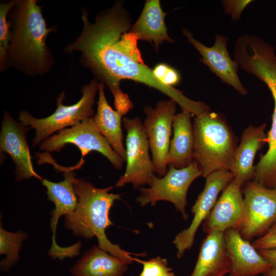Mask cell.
<instances>
[{
    "instance_id": "obj_17",
    "label": "cell",
    "mask_w": 276,
    "mask_h": 276,
    "mask_svg": "<svg viewBox=\"0 0 276 276\" xmlns=\"http://www.w3.org/2000/svg\"><path fill=\"white\" fill-rule=\"evenodd\" d=\"M224 238L231 261L228 276H258L272 267L238 230L227 229L224 232Z\"/></svg>"
},
{
    "instance_id": "obj_30",
    "label": "cell",
    "mask_w": 276,
    "mask_h": 276,
    "mask_svg": "<svg viewBox=\"0 0 276 276\" xmlns=\"http://www.w3.org/2000/svg\"><path fill=\"white\" fill-rule=\"evenodd\" d=\"M113 97L116 110L122 116L127 113L133 107V104L127 94L123 93Z\"/></svg>"
},
{
    "instance_id": "obj_12",
    "label": "cell",
    "mask_w": 276,
    "mask_h": 276,
    "mask_svg": "<svg viewBox=\"0 0 276 276\" xmlns=\"http://www.w3.org/2000/svg\"><path fill=\"white\" fill-rule=\"evenodd\" d=\"M177 103L172 99L157 102L154 108L146 105L143 123L148 137L154 171L158 177L167 173V156L171 142L173 118Z\"/></svg>"
},
{
    "instance_id": "obj_31",
    "label": "cell",
    "mask_w": 276,
    "mask_h": 276,
    "mask_svg": "<svg viewBox=\"0 0 276 276\" xmlns=\"http://www.w3.org/2000/svg\"><path fill=\"white\" fill-rule=\"evenodd\" d=\"M258 251L273 267L276 268V248L262 249Z\"/></svg>"
},
{
    "instance_id": "obj_21",
    "label": "cell",
    "mask_w": 276,
    "mask_h": 276,
    "mask_svg": "<svg viewBox=\"0 0 276 276\" xmlns=\"http://www.w3.org/2000/svg\"><path fill=\"white\" fill-rule=\"evenodd\" d=\"M166 15L167 13L161 8L160 1L147 0L140 17L132 26L131 31L138 40L149 42L158 51L160 44L164 41L174 42L167 32Z\"/></svg>"
},
{
    "instance_id": "obj_24",
    "label": "cell",
    "mask_w": 276,
    "mask_h": 276,
    "mask_svg": "<svg viewBox=\"0 0 276 276\" xmlns=\"http://www.w3.org/2000/svg\"><path fill=\"white\" fill-rule=\"evenodd\" d=\"M28 237L27 233L22 230L15 233L5 230L1 221L0 254L6 256L0 262L1 271L7 272L17 263L22 243Z\"/></svg>"
},
{
    "instance_id": "obj_32",
    "label": "cell",
    "mask_w": 276,
    "mask_h": 276,
    "mask_svg": "<svg viewBox=\"0 0 276 276\" xmlns=\"http://www.w3.org/2000/svg\"><path fill=\"white\" fill-rule=\"evenodd\" d=\"M262 276H276V268L272 267L270 269L263 273Z\"/></svg>"
},
{
    "instance_id": "obj_1",
    "label": "cell",
    "mask_w": 276,
    "mask_h": 276,
    "mask_svg": "<svg viewBox=\"0 0 276 276\" xmlns=\"http://www.w3.org/2000/svg\"><path fill=\"white\" fill-rule=\"evenodd\" d=\"M82 30L64 51L81 53L80 61L95 79L107 86L113 96L123 93L120 82L132 80L153 88L168 96L182 110L196 113L198 101L191 100L174 87L166 86L154 76L144 62L137 39L131 31V20L122 2L100 11L94 22L87 10H82Z\"/></svg>"
},
{
    "instance_id": "obj_15",
    "label": "cell",
    "mask_w": 276,
    "mask_h": 276,
    "mask_svg": "<svg viewBox=\"0 0 276 276\" xmlns=\"http://www.w3.org/2000/svg\"><path fill=\"white\" fill-rule=\"evenodd\" d=\"M183 35L201 55L200 61L223 83L233 87L242 95L247 94L238 74L239 66L230 57L227 49V39L221 35H217L214 44L207 47L194 38L192 33L183 28Z\"/></svg>"
},
{
    "instance_id": "obj_4",
    "label": "cell",
    "mask_w": 276,
    "mask_h": 276,
    "mask_svg": "<svg viewBox=\"0 0 276 276\" xmlns=\"http://www.w3.org/2000/svg\"><path fill=\"white\" fill-rule=\"evenodd\" d=\"M194 160L206 178L220 170L229 171L236 139L222 114L211 109L196 116L193 123Z\"/></svg>"
},
{
    "instance_id": "obj_9",
    "label": "cell",
    "mask_w": 276,
    "mask_h": 276,
    "mask_svg": "<svg viewBox=\"0 0 276 276\" xmlns=\"http://www.w3.org/2000/svg\"><path fill=\"white\" fill-rule=\"evenodd\" d=\"M62 170L64 179L58 182L46 179L41 181L47 189L48 199L53 202L55 208L51 212L50 228L52 232V244L48 255L52 259L61 261L66 258H73L80 254L81 243L79 241L67 247L59 245L56 242V229L59 218L73 212L77 205L78 198L74 189L76 180L73 172L74 167H59Z\"/></svg>"
},
{
    "instance_id": "obj_2",
    "label": "cell",
    "mask_w": 276,
    "mask_h": 276,
    "mask_svg": "<svg viewBox=\"0 0 276 276\" xmlns=\"http://www.w3.org/2000/svg\"><path fill=\"white\" fill-rule=\"evenodd\" d=\"M41 8L36 0H17L8 14L11 23L8 66L31 77L44 75L55 63L46 40L56 27L47 28Z\"/></svg>"
},
{
    "instance_id": "obj_6",
    "label": "cell",
    "mask_w": 276,
    "mask_h": 276,
    "mask_svg": "<svg viewBox=\"0 0 276 276\" xmlns=\"http://www.w3.org/2000/svg\"><path fill=\"white\" fill-rule=\"evenodd\" d=\"M201 176L202 172L195 160L188 166L180 169L168 166L165 175H155L148 188H139L140 193L136 201L142 206L148 204L154 205L159 201L170 202L186 220L188 218L186 211L187 192L193 181Z\"/></svg>"
},
{
    "instance_id": "obj_26",
    "label": "cell",
    "mask_w": 276,
    "mask_h": 276,
    "mask_svg": "<svg viewBox=\"0 0 276 276\" xmlns=\"http://www.w3.org/2000/svg\"><path fill=\"white\" fill-rule=\"evenodd\" d=\"M135 262L143 265L141 272L137 276H176L168 267L167 259L157 257L147 261L136 258Z\"/></svg>"
},
{
    "instance_id": "obj_18",
    "label": "cell",
    "mask_w": 276,
    "mask_h": 276,
    "mask_svg": "<svg viewBox=\"0 0 276 276\" xmlns=\"http://www.w3.org/2000/svg\"><path fill=\"white\" fill-rule=\"evenodd\" d=\"M266 127L265 123L248 126L243 131L240 144L235 149L229 171L234 180L242 187L253 178L255 155L267 143Z\"/></svg>"
},
{
    "instance_id": "obj_16",
    "label": "cell",
    "mask_w": 276,
    "mask_h": 276,
    "mask_svg": "<svg viewBox=\"0 0 276 276\" xmlns=\"http://www.w3.org/2000/svg\"><path fill=\"white\" fill-rule=\"evenodd\" d=\"M242 186L234 179L222 191L220 197L202 223V230L209 234L229 228L239 230L244 208Z\"/></svg>"
},
{
    "instance_id": "obj_19",
    "label": "cell",
    "mask_w": 276,
    "mask_h": 276,
    "mask_svg": "<svg viewBox=\"0 0 276 276\" xmlns=\"http://www.w3.org/2000/svg\"><path fill=\"white\" fill-rule=\"evenodd\" d=\"M231 269L224 232L215 231L208 234L190 276H225L229 274Z\"/></svg>"
},
{
    "instance_id": "obj_22",
    "label": "cell",
    "mask_w": 276,
    "mask_h": 276,
    "mask_svg": "<svg viewBox=\"0 0 276 276\" xmlns=\"http://www.w3.org/2000/svg\"><path fill=\"white\" fill-rule=\"evenodd\" d=\"M128 264L94 245L70 270L72 276H123Z\"/></svg>"
},
{
    "instance_id": "obj_3",
    "label": "cell",
    "mask_w": 276,
    "mask_h": 276,
    "mask_svg": "<svg viewBox=\"0 0 276 276\" xmlns=\"http://www.w3.org/2000/svg\"><path fill=\"white\" fill-rule=\"evenodd\" d=\"M113 186L98 188L83 178H77L74 189L78 198L75 210L65 216L64 225L77 237L91 239L96 237L98 247L119 258L128 264L135 262L136 257L143 254H133L111 243L107 238L106 229L113 225L109 218L110 209L121 194L109 193Z\"/></svg>"
},
{
    "instance_id": "obj_5",
    "label": "cell",
    "mask_w": 276,
    "mask_h": 276,
    "mask_svg": "<svg viewBox=\"0 0 276 276\" xmlns=\"http://www.w3.org/2000/svg\"><path fill=\"white\" fill-rule=\"evenodd\" d=\"M100 82L95 78L81 89L82 97L75 104L65 105L62 101L64 92L57 99V108L50 116L42 119L33 117L27 111L19 113L18 120L24 125L35 130L32 146L39 145L53 133L66 127H73L79 123L94 117L93 106L96 94L99 91Z\"/></svg>"
},
{
    "instance_id": "obj_28",
    "label": "cell",
    "mask_w": 276,
    "mask_h": 276,
    "mask_svg": "<svg viewBox=\"0 0 276 276\" xmlns=\"http://www.w3.org/2000/svg\"><path fill=\"white\" fill-rule=\"evenodd\" d=\"M252 1L251 0H225L222 1L225 12L229 15L234 20H238L242 13Z\"/></svg>"
},
{
    "instance_id": "obj_20",
    "label": "cell",
    "mask_w": 276,
    "mask_h": 276,
    "mask_svg": "<svg viewBox=\"0 0 276 276\" xmlns=\"http://www.w3.org/2000/svg\"><path fill=\"white\" fill-rule=\"evenodd\" d=\"M191 113L186 110L173 118V136L167 156V164L176 168L188 166L194 161V134Z\"/></svg>"
},
{
    "instance_id": "obj_10",
    "label": "cell",
    "mask_w": 276,
    "mask_h": 276,
    "mask_svg": "<svg viewBox=\"0 0 276 276\" xmlns=\"http://www.w3.org/2000/svg\"><path fill=\"white\" fill-rule=\"evenodd\" d=\"M242 192L244 214L239 231L249 241L263 236L276 222V189L250 180L245 183Z\"/></svg>"
},
{
    "instance_id": "obj_23",
    "label": "cell",
    "mask_w": 276,
    "mask_h": 276,
    "mask_svg": "<svg viewBox=\"0 0 276 276\" xmlns=\"http://www.w3.org/2000/svg\"><path fill=\"white\" fill-rule=\"evenodd\" d=\"M104 85L100 82L97 112L93 117L96 126L107 140L116 153L125 162L126 149L123 144L122 116L108 103Z\"/></svg>"
},
{
    "instance_id": "obj_27",
    "label": "cell",
    "mask_w": 276,
    "mask_h": 276,
    "mask_svg": "<svg viewBox=\"0 0 276 276\" xmlns=\"http://www.w3.org/2000/svg\"><path fill=\"white\" fill-rule=\"evenodd\" d=\"M152 70L155 77L166 86L174 87L180 81L179 73L166 63H158Z\"/></svg>"
},
{
    "instance_id": "obj_11",
    "label": "cell",
    "mask_w": 276,
    "mask_h": 276,
    "mask_svg": "<svg viewBox=\"0 0 276 276\" xmlns=\"http://www.w3.org/2000/svg\"><path fill=\"white\" fill-rule=\"evenodd\" d=\"M250 73L267 86L274 102L271 126L267 133L268 148L255 166L252 180L276 189V54L268 53L259 58L251 66Z\"/></svg>"
},
{
    "instance_id": "obj_13",
    "label": "cell",
    "mask_w": 276,
    "mask_h": 276,
    "mask_svg": "<svg viewBox=\"0 0 276 276\" xmlns=\"http://www.w3.org/2000/svg\"><path fill=\"white\" fill-rule=\"evenodd\" d=\"M202 191L199 194L191 209L193 218L188 228L178 233L173 241L177 250L176 256L180 259L193 245L196 233L217 200L219 193L233 180L230 171L220 170L209 175Z\"/></svg>"
},
{
    "instance_id": "obj_8",
    "label": "cell",
    "mask_w": 276,
    "mask_h": 276,
    "mask_svg": "<svg viewBox=\"0 0 276 276\" xmlns=\"http://www.w3.org/2000/svg\"><path fill=\"white\" fill-rule=\"evenodd\" d=\"M122 122L126 131V165L124 173L119 178L116 186L120 188L131 183L136 189L149 185L155 173L143 124L139 117H125Z\"/></svg>"
},
{
    "instance_id": "obj_25",
    "label": "cell",
    "mask_w": 276,
    "mask_h": 276,
    "mask_svg": "<svg viewBox=\"0 0 276 276\" xmlns=\"http://www.w3.org/2000/svg\"><path fill=\"white\" fill-rule=\"evenodd\" d=\"M17 0L0 4V68L4 72L9 67L8 55L11 35V23L7 16Z\"/></svg>"
},
{
    "instance_id": "obj_14",
    "label": "cell",
    "mask_w": 276,
    "mask_h": 276,
    "mask_svg": "<svg viewBox=\"0 0 276 276\" xmlns=\"http://www.w3.org/2000/svg\"><path fill=\"white\" fill-rule=\"evenodd\" d=\"M31 128L14 120L5 111L0 134L1 151L8 154L15 165V179L19 182L35 177L41 181L43 179L35 171L26 135Z\"/></svg>"
},
{
    "instance_id": "obj_7",
    "label": "cell",
    "mask_w": 276,
    "mask_h": 276,
    "mask_svg": "<svg viewBox=\"0 0 276 276\" xmlns=\"http://www.w3.org/2000/svg\"><path fill=\"white\" fill-rule=\"evenodd\" d=\"M73 144L81 152L79 163L90 151H97L104 156L117 170L123 168L124 161L113 150L107 140L96 125L93 117L79 124L58 131L43 141L39 146L41 150L59 152L66 144Z\"/></svg>"
},
{
    "instance_id": "obj_29",
    "label": "cell",
    "mask_w": 276,
    "mask_h": 276,
    "mask_svg": "<svg viewBox=\"0 0 276 276\" xmlns=\"http://www.w3.org/2000/svg\"><path fill=\"white\" fill-rule=\"evenodd\" d=\"M251 244L257 250L276 248V222L265 234L257 238Z\"/></svg>"
}]
</instances>
